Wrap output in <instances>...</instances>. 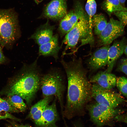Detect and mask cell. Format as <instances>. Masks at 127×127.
Listing matches in <instances>:
<instances>
[{
    "label": "cell",
    "instance_id": "cell-9",
    "mask_svg": "<svg viewBox=\"0 0 127 127\" xmlns=\"http://www.w3.org/2000/svg\"><path fill=\"white\" fill-rule=\"evenodd\" d=\"M75 8L60 20L58 30L61 37L65 36L73 28L85 13L80 4H77Z\"/></svg>",
    "mask_w": 127,
    "mask_h": 127
},
{
    "label": "cell",
    "instance_id": "cell-26",
    "mask_svg": "<svg viewBox=\"0 0 127 127\" xmlns=\"http://www.w3.org/2000/svg\"><path fill=\"white\" fill-rule=\"evenodd\" d=\"M119 70L127 75V58L123 59L118 67Z\"/></svg>",
    "mask_w": 127,
    "mask_h": 127
},
{
    "label": "cell",
    "instance_id": "cell-17",
    "mask_svg": "<svg viewBox=\"0 0 127 127\" xmlns=\"http://www.w3.org/2000/svg\"><path fill=\"white\" fill-rule=\"evenodd\" d=\"M60 47L59 43V36L56 34L53 35L49 41L39 46V55L52 56L57 60Z\"/></svg>",
    "mask_w": 127,
    "mask_h": 127
},
{
    "label": "cell",
    "instance_id": "cell-10",
    "mask_svg": "<svg viewBox=\"0 0 127 127\" xmlns=\"http://www.w3.org/2000/svg\"><path fill=\"white\" fill-rule=\"evenodd\" d=\"M67 13L66 0H52L46 7L43 15L45 17L58 20H61Z\"/></svg>",
    "mask_w": 127,
    "mask_h": 127
},
{
    "label": "cell",
    "instance_id": "cell-34",
    "mask_svg": "<svg viewBox=\"0 0 127 127\" xmlns=\"http://www.w3.org/2000/svg\"><path fill=\"white\" fill-rule=\"evenodd\" d=\"M6 127H13L11 125H8L6 126Z\"/></svg>",
    "mask_w": 127,
    "mask_h": 127
},
{
    "label": "cell",
    "instance_id": "cell-15",
    "mask_svg": "<svg viewBox=\"0 0 127 127\" xmlns=\"http://www.w3.org/2000/svg\"><path fill=\"white\" fill-rule=\"evenodd\" d=\"M116 77L111 73L105 71L99 72L89 79L91 83H95L101 87L111 90L116 86Z\"/></svg>",
    "mask_w": 127,
    "mask_h": 127
},
{
    "label": "cell",
    "instance_id": "cell-8",
    "mask_svg": "<svg viewBox=\"0 0 127 127\" xmlns=\"http://www.w3.org/2000/svg\"><path fill=\"white\" fill-rule=\"evenodd\" d=\"M124 26L119 21L111 18L99 35L101 45H108L124 33Z\"/></svg>",
    "mask_w": 127,
    "mask_h": 127
},
{
    "label": "cell",
    "instance_id": "cell-28",
    "mask_svg": "<svg viewBox=\"0 0 127 127\" xmlns=\"http://www.w3.org/2000/svg\"><path fill=\"white\" fill-rule=\"evenodd\" d=\"M9 122L13 127H31L28 125H24L18 124L14 120L9 121Z\"/></svg>",
    "mask_w": 127,
    "mask_h": 127
},
{
    "label": "cell",
    "instance_id": "cell-7",
    "mask_svg": "<svg viewBox=\"0 0 127 127\" xmlns=\"http://www.w3.org/2000/svg\"><path fill=\"white\" fill-rule=\"evenodd\" d=\"M92 98L99 104L115 108L125 100L119 94L111 90L103 88L95 83H93Z\"/></svg>",
    "mask_w": 127,
    "mask_h": 127
},
{
    "label": "cell",
    "instance_id": "cell-27",
    "mask_svg": "<svg viewBox=\"0 0 127 127\" xmlns=\"http://www.w3.org/2000/svg\"><path fill=\"white\" fill-rule=\"evenodd\" d=\"M2 47L0 46V65L5 64L9 61V59L4 54L3 50Z\"/></svg>",
    "mask_w": 127,
    "mask_h": 127
},
{
    "label": "cell",
    "instance_id": "cell-32",
    "mask_svg": "<svg viewBox=\"0 0 127 127\" xmlns=\"http://www.w3.org/2000/svg\"><path fill=\"white\" fill-rule=\"evenodd\" d=\"M43 0H34L36 3L38 4L42 1Z\"/></svg>",
    "mask_w": 127,
    "mask_h": 127
},
{
    "label": "cell",
    "instance_id": "cell-30",
    "mask_svg": "<svg viewBox=\"0 0 127 127\" xmlns=\"http://www.w3.org/2000/svg\"><path fill=\"white\" fill-rule=\"evenodd\" d=\"M126 0H119L121 4L123 6Z\"/></svg>",
    "mask_w": 127,
    "mask_h": 127
},
{
    "label": "cell",
    "instance_id": "cell-13",
    "mask_svg": "<svg viewBox=\"0 0 127 127\" xmlns=\"http://www.w3.org/2000/svg\"><path fill=\"white\" fill-rule=\"evenodd\" d=\"M127 45L126 40L124 38L116 41L109 47L108 54L107 67L105 71L111 73L116 61L123 52Z\"/></svg>",
    "mask_w": 127,
    "mask_h": 127
},
{
    "label": "cell",
    "instance_id": "cell-20",
    "mask_svg": "<svg viewBox=\"0 0 127 127\" xmlns=\"http://www.w3.org/2000/svg\"><path fill=\"white\" fill-rule=\"evenodd\" d=\"M4 99L20 112H24L27 109V104L24 102L23 98L19 95H13L6 96Z\"/></svg>",
    "mask_w": 127,
    "mask_h": 127
},
{
    "label": "cell",
    "instance_id": "cell-5",
    "mask_svg": "<svg viewBox=\"0 0 127 127\" xmlns=\"http://www.w3.org/2000/svg\"><path fill=\"white\" fill-rule=\"evenodd\" d=\"M64 81L60 70L53 69L42 75L40 87L44 97L55 96L58 100L62 115L64 107V95L66 88Z\"/></svg>",
    "mask_w": 127,
    "mask_h": 127
},
{
    "label": "cell",
    "instance_id": "cell-21",
    "mask_svg": "<svg viewBox=\"0 0 127 127\" xmlns=\"http://www.w3.org/2000/svg\"><path fill=\"white\" fill-rule=\"evenodd\" d=\"M85 8L89 17L90 23L92 25V18L95 14L97 9V5L95 0H87Z\"/></svg>",
    "mask_w": 127,
    "mask_h": 127
},
{
    "label": "cell",
    "instance_id": "cell-31",
    "mask_svg": "<svg viewBox=\"0 0 127 127\" xmlns=\"http://www.w3.org/2000/svg\"><path fill=\"white\" fill-rule=\"evenodd\" d=\"M124 53L125 55L127 56V45H126L125 48Z\"/></svg>",
    "mask_w": 127,
    "mask_h": 127
},
{
    "label": "cell",
    "instance_id": "cell-14",
    "mask_svg": "<svg viewBox=\"0 0 127 127\" xmlns=\"http://www.w3.org/2000/svg\"><path fill=\"white\" fill-rule=\"evenodd\" d=\"M54 26L51 25L48 21L40 26L30 37L39 46L49 41L52 38Z\"/></svg>",
    "mask_w": 127,
    "mask_h": 127
},
{
    "label": "cell",
    "instance_id": "cell-18",
    "mask_svg": "<svg viewBox=\"0 0 127 127\" xmlns=\"http://www.w3.org/2000/svg\"><path fill=\"white\" fill-rule=\"evenodd\" d=\"M107 22L101 14H95L92 17L91 24L95 34L99 36L106 26Z\"/></svg>",
    "mask_w": 127,
    "mask_h": 127
},
{
    "label": "cell",
    "instance_id": "cell-2",
    "mask_svg": "<svg viewBox=\"0 0 127 127\" xmlns=\"http://www.w3.org/2000/svg\"><path fill=\"white\" fill-rule=\"evenodd\" d=\"M37 59L30 64H24L19 71L9 79L0 91V95H18L31 106L40 87L42 75L38 66Z\"/></svg>",
    "mask_w": 127,
    "mask_h": 127
},
{
    "label": "cell",
    "instance_id": "cell-22",
    "mask_svg": "<svg viewBox=\"0 0 127 127\" xmlns=\"http://www.w3.org/2000/svg\"><path fill=\"white\" fill-rule=\"evenodd\" d=\"M116 86L121 93L127 98V78L123 76L116 77Z\"/></svg>",
    "mask_w": 127,
    "mask_h": 127
},
{
    "label": "cell",
    "instance_id": "cell-4",
    "mask_svg": "<svg viewBox=\"0 0 127 127\" xmlns=\"http://www.w3.org/2000/svg\"><path fill=\"white\" fill-rule=\"evenodd\" d=\"M18 15L12 9H0V45L11 49L21 36Z\"/></svg>",
    "mask_w": 127,
    "mask_h": 127
},
{
    "label": "cell",
    "instance_id": "cell-24",
    "mask_svg": "<svg viewBox=\"0 0 127 127\" xmlns=\"http://www.w3.org/2000/svg\"><path fill=\"white\" fill-rule=\"evenodd\" d=\"M114 13L124 26L127 25V11H118Z\"/></svg>",
    "mask_w": 127,
    "mask_h": 127
},
{
    "label": "cell",
    "instance_id": "cell-16",
    "mask_svg": "<svg viewBox=\"0 0 127 127\" xmlns=\"http://www.w3.org/2000/svg\"><path fill=\"white\" fill-rule=\"evenodd\" d=\"M57 100L55 98L52 103L45 109L42 115L41 127H57L56 123L59 116L56 106Z\"/></svg>",
    "mask_w": 127,
    "mask_h": 127
},
{
    "label": "cell",
    "instance_id": "cell-1",
    "mask_svg": "<svg viewBox=\"0 0 127 127\" xmlns=\"http://www.w3.org/2000/svg\"><path fill=\"white\" fill-rule=\"evenodd\" d=\"M67 80L66 103L62 116L70 119L84 113L92 98V84L81 58L69 62L62 60Z\"/></svg>",
    "mask_w": 127,
    "mask_h": 127
},
{
    "label": "cell",
    "instance_id": "cell-33",
    "mask_svg": "<svg viewBox=\"0 0 127 127\" xmlns=\"http://www.w3.org/2000/svg\"><path fill=\"white\" fill-rule=\"evenodd\" d=\"M75 127H83V126L81 125H79L76 126Z\"/></svg>",
    "mask_w": 127,
    "mask_h": 127
},
{
    "label": "cell",
    "instance_id": "cell-29",
    "mask_svg": "<svg viewBox=\"0 0 127 127\" xmlns=\"http://www.w3.org/2000/svg\"><path fill=\"white\" fill-rule=\"evenodd\" d=\"M122 117L121 118L122 120L124 122L127 124V114Z\"/></svg>",
    "mask_w": 127,
    "mask_h": 127
},
{
    "label": "cell",
    "instance_id": "cell-25",
    "mask_svg": "<svg viewBox=\"0 0 127 127\" xmlns=\"http://www.w3.org/2000/svg\"><path fill=\"white\" fill-rule=\"evenodd\" d=\"M9 119L12 120L20 121V120L0 108V120L2 119Z\"/></svg>",
    "mask_w": 127,
    "mask_h": 127
},
{
    "label": "cell",
    "instance_id": "cell-11",
    "mask_svg": "<svg viewBox=\"0 0 127 127\" xmlns=\"http://www.w3.org/2000/svg\"><path fill=\"white\" fill-rule=\"evenodd\" d=\"M53 97L49 96L44 97L31 107L26 118L32 120L36 127H41L43 112L46 107L52 101Z\"/></svg>",
    "mask_w": 127,
    "mask_h": 127
},
{
    "label": "cell",
    "instance_id": "cell-6",
    "mask_svg": "<svg viewBox=\"0 0 127 127\" xmlns=\"http://www.w3.org/2000/svg\"><path fill=\"white\" fill-rule=\"evenodd\" d=\"M87 110L90 119L98 126L105 125L119 113L118 109L111 108L95 102L88 104Z\"/></svg>",
    "mask_w": 127,
    "mask_h": 127
},
{
    "label": "cell",
    "instance_id": "cell-19",
    "mask_svg": "<svg viewBox=\"0 0 127 127\" xmlns=\"http://www.w3.org/2000/svg\"><path fill=\"white\" fill-rule=\"evenodd\" d=\"M103 6L109 15L117 12L127 11V8L123 6L119 0H105Z\"/></svg>",
    "mask_w": 127,
    "mask_h": 127
},
{
    "label": "cell",
    "instance_id": "cell-23",
    "mask_svg": "<svg viewBox=\"0 0 127 127\" xmlns=\"http://www.w3.org/2000/svg\"><path fill=\"white\" fill-rule=\"evenodd\" d=\"M0 108L9 113L20 112L18 110L12 107L6 100L0 97Z\"/></svg>",
    "mask_w": 127,
    "mask_h": 127
},
{
    "label": "cell",
    "instance_id": "cell-3",
    "mask_svg": "<svg viewBox=\"0 0 127 127\" xmlns=\"http://www.w3.org/2000/svg\"><path fill=\"white\" fill-rule=\"evenodd\" d=\"M92 27L90 24L88 16L83 14L73 28L65 36L62 43L66 45L63 55L67 50L75 52L81 47L86 44H92L94 38Z\"/></svg>",
    "mask_w": 127,
    "mask_h": 127
},
{
    "label": "cell",
    "instance_id": "cell-12",
    "mask_svg": "<svg viewBox=\"0 0 127 127\" xmlns=\"http://www.w3.org/2000/svg\"><path fill=\"white\" fill-rule=\"evenodd\" d=\"M109 45H103L96 50L88 60V64L90 69L96 71L107 65Z\"/></svg>",
    "mask_w": 127,
    "mask_h": 127
}]
</instances>
